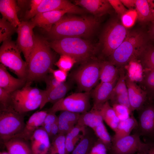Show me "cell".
Listing matches in <instances>:
<instances>
[{
    "label": "cell",
    "mask_w": 154,
    "mask_h": 154,
    "mask_svg": "<svg viewBox=\"0 0 154 154\" xmlns=\"http://www.w3.org/2000/svg\"><path fill=\"white\" fill-rule=\"evenodd\" d=\"M99 23L98 18L94 16L64 15L47 33V38L52 40L67 37L88 38L95 33Z\"/></svg>",
    "instance_id": "cell-1"
},
{
    "label": "cell",
    "mask_w": 154,
    "mask_h": 154,
    "mask_svg": "<svg viewBox=\"0 0 154 154\" xmlns=\"http://www.w3.org/2000/svg\"><path fill=\"white\" fill-rule=\"evenodd\" d=\"M49 43L44 38L35 35V43L28 63L27 82L43 79L52 68L54 58Z\"/></svg>",
    "instance_id": "cell-2"
},
{
    "label": "cell",
    "mask_w": 154,
    "mask_h": 154,
    "mask_svg": "<svg viewBox=\"0 0 154 154\" xmlns=\"http://www.w3.org/2000/svg\"><path fill=\"white\" fill-rule=\"evenodd\" d=\"M146 35L138 31L128 32L122 43L109 57V61L116 67H123L138 57L148 45Z\"/></svg>",
    "instance_id": "cell-3"
},
{
    "label": "cell",
    "mask_w": 154,
    "mask_h": 154,
    "mask_svg": "<svg viewBox=\"0 0 154 154\" xmlns=\"http://www.w3.org/2000/svg\"><path fill=\"white\" fill-rule=\"evenodd\" d=\"M50 48L62 55L74 58L77 62L82 63L93 58L96 49L88 40L77 37H67L52 40Z\"/></svg>",
    "instance_id": "cell-4"
},
{
    "label": "cell",
    "mask_w": 154,
    "mask_h": 154,
    "mask_svg": "<svg viewBox=\"0 0 154 154\" xmlns=\"http://www.w3.org/2000/svg\"><path fill=\"white\" fill-rule=\"evenodd\" d=\"M31 83L26 82L21 88L11 94L9 107L20 114H24L40 107L46 96L45 90L32 87Z\"/></svg>",
    "instance_id": "cell-5"
},
{
    "label": "cell",
    "mask_w": 154,
    "mask_h": 154,
    "mask_svg": "<svg viewBox=\"0 0 154 154\" xmlns=\"http://www.w3.org/2000/svg\"><path fill=\"white\" fill-rule=\"evenodd\" d=\"M21 52L16 43L11 39L4 41L0 48V61L12 70L18 78L27 80L28 65L22 58Z\"/></svg>",
    "instance_id": "cell-6"
},
{
    "label": "cell",
    "mask_w": 154,
    "mask_h": 154,
    "mask_svg": "<svg viewBox=\"0 0 154 154\" xmlns=\"http://www.w3.org/2000/svg\"><path fill=\"white\" fill-rule=\"evenodd\" d=\"M24 116L10 107L0 108V139L3 143L15 138L23 130L25 123Z\"/></svg>",
    "instance_id": "cell-7"
},
{
    "label": "cell",
    "mask_w": 154,
    "mask_h": 154,
    "mask_svg": "<svg viewBox=\"0 0 154 154\" xmlns=\"http://www.w3.org/2000/svg\"><path fill=\"white\" fill-rule=\"evenodd\" d=\"M100 63L91 59L82 63L73 73V78L81 91L90 92L96 84L100 80Z\"/></svg>",
    "instance_id": "cell-8"
},
{
    "label": "cell",
    "mask_w": 154,
    "mask_h": 154,
    "mask_svg": "<svg viewBox=\"0 0 154 154\" xmlns=\"http://www.w3.org/2000/svg\"><path fill=\"white\" fill-rule=\"evenodd\" d=\"M128 33L126 28L118 20L111 21L106 27L101 37L103 53L109 57L123 42Z\"/></svg>",
    "instance_id": "cell-9"
},
{
    "label": "cell",
    "mask_w": 154,
    "mask_h": 154,
    "mask_svg": "<svg viewBox=\"0 0 154 154\" xmlns=\"http://www.w3.org/2000/svg\"><path fill=\"white\" fill-rule=\"evenodd\" d=\"M90 92L72 94L53 104L47 111L48 113L55 114L59 111L82 113L90 109Z\"/></svg>",
    "instance_id": "cell-10"
},
{
    "label": "cell",
    "mask_w": 154,
    "mask_h": 154,
    "mask_svg": "<svg viewBox=\"0 0 154 154\" xmlns=\"http://www.w3.org/2000/svg\"><path fill=\"white\" fill-rule=\"evenodd\" d=\"M31 21H22L17 28V37L16 43L22 52L27 65L35 43L33 29L35 27Z\"/></svg>",
    "instance_id": "cell-11"
},
{
    "label": "cell",
    "mask_w": 154,
    "mask_h": 154,
    "mask_svg": "<svg viewBox=\"0 0 154 154\" xmlns=\"http://www.w3.org/2000/svg\"><path fill=\"white\" fill-rule=\"evenodd\" d=\"M140 136L135 133L112 141L108 154H134L140 152L145 144L141 141Z\"/></svg>",
    "instance_id": "cell-12"
},
{
    "label": "cell",
    "mask_w": 154,
    "mask_h": 154,
    "mask_svg": "<svg viewBox=\"0 0 154 154\" xmlns=\"http://www.w3.org/2000/svg\"><path fill=\"white\" fill-rule=\"evenodd\" d=\"M139 111L135 133L154 140V102L147 101Z\"/></svg>",
    "instance_id": "cell-13"
},
{
    "label": "cell",
    "mask_w": 154,
    "mask_h": 154,
    "mask_svg": "<svg viewBox=\"0 0 154 154\" xmlns=\"http://www.w3.org/2000/svg\"><path fill=\"white\" fill-rule=\"evenodd\" d=\"M126 82L131 112L139 111L147 101V93L127 75Z\"/></svg>",
    "instance_id": "cell-14"
},
{
    "label": "cell",
    "mask_w": 154,
    "mask_h": 154,
    "mask_svg": "<svg viewBox=\"0 0 154 154\" xmlns=\"http://www.w3.org/2000/svg\"><path fill=\"white\" fill-rule=\"evenodd\" d=\"M64 10L69 13L80 14L84 10L69 1L66 0H42L36 13H38L55 10Z\"/></svg>",
    "instance_id": "cell-15"
},
{
    "label": "cell",
    "mask_w": 154,
    "mask_h": 154,
    "mask_svg": "<svg viewBox=\"0 0 154 154\" xmlns=\"http://www.w3.org/2000/svg\"><path fill=\"white\" fill-rule=\"evenodd\" d=\"M68 11L64 10L46 12L37 14L31 21L35 27L43 28L47 33Z\"/></svg>",
    "instance_id": "cell-16"
},
{
    "label": "cell",
    "mask_w": 154,
    "mask_h": 154,
    "mask_svg": "<svg viewBox=\"0 0 154 154\" xmlns=\"http://www.w3.org/2000/svg\"><path fill=\"white\" fill-rule=\"evenodd\" d=\"M30 140L32 154H48L51 143L49 135L40 127L34 132Z\"/></svg>",
    "instance_id": "cell-17"
},
{
    "label": "cell",
    "mask_w": 154,
    "mask_h": 154,
    "mask_svg": "<svg viewBox=\"0 0 154 154\" xmlns=\"http://www.w3.org/2000/svg\"><path fill=\"white\" fill-rule=\"evenodd\" d=\"M116 82H100L96 87L91 93L93 101L92 108L99 110L105 102L110 100Z\"/></svg>",
    "instance_id": "cell-18"
},
{
    "label": "cell",
    "mask_w": 154,
    "mask_h": 154,
    "mask_svg": "<svg viewBox=\"0 0 154 154\" xmlns=\"http://www.w3.org/2000/svg\"><path fill=\"white\" fill-rule=\"evenodd\" d=\"M48 113L47 110L37 111L33 113L26 122L22 131L15 138L26 141L30 140L35 131L41 126Z\"/></svg>",
    "instance_id": "cell-19"
},
{
    "label": "cell",
    "mask_w": 154,
    "mask_h": 154,
    "mask_svg": "<svg viewBox=\"0 0 154 154\" xmlns=\"http://www.w3.org/2000/svg\"><path fill=\"white\" fill-rule=\"evenodd\" d=\"M75 4L80 6L98 18L109 13L112 7L108 0H77Z\"/></svg>",
    "instance_id": "cell-20"
},
{
    "label": "cell",
    "mask_w": 154,
    "mask_h": 154,
    "mask_svg": "<svg viewBox=\"0 0 154 154\" xmlns=\"http://www.w3.org/2000/svg\"><path fill=\"white\" fill-rule=\"evenodd\" d=\"M27 80L16 78L11 75L6 67L0 64V87L12 93L21 88L26 84Z\"/></svg>",
    "instance_id": "cell-21"
},
{
    "label": "cell",
    "mask_w": 154,
    "mask_h": 154,
    "mask_svg": "<svg viewBox=\"0 0 154 154\" xmlns=\"http://www.w3.org/2000/svg\"><path fill=\"white\" fill-rule=\"evenodd\" d=\"M80 141L70 154H89L98 138L91 128L86 127Z\"/></svg>",
    "instance_id": "cell-22"
},
{
    "label": "cell",
    "mask_w": 154,
    "mask_h": 154,
    "mask_svg": "<svg viewBox=\"0 0 154 154\" xmlns=\"http://www.w3.org/2000/svg\"><path fill=\"white\" fill-rule=\"evenodd\" d=\"M18 10L15 0H0V12L3 17L15 28H17L21 23L17 16Z\"/></svg>",
    "instance_id": "cell-23"
},
{
    "label": "cell",
    "mask_w": 154,
    "mask_h": 154,
    "mask_svg": "<svg viewBox=\"0 0 154 154\" xmlns=\"http://www.w3.org/2000/svg\"><path fill=\"white\" fill-rule=\"evenodd\" d=\"M135 10L137 19L143 23L154 21V0H137Z\"/></svg>",
    "instance_id": "cell-24"
},
{
    "label": "cell",
    "mask_w": 154,
    "mask_h": 154,
    "mask_svg": "<svg viewBox=\"0 0 154 154\" xmlns=\"http://www.w3.org/2000/svg\"><path fill=\"white\" fill-rule=\"evenodd\" d=\"M58 116V134L66 135L77 124L80 114L62 111Z\"/></svg>",
    "instance_id": "cell-25"
},
{
    "label": "cell",
    "mask_w": 154,
    "mask_h": 154,
    "mask_svg": "<svg viewBox=\"0 0 154 154\" xmlns=\"http://www.w3.org/2000/svg\"><path fill=\"white\" fill-rule=\"evenodd\" d=\"M70 87L69 83L65 82L49 90H46V95L39 107L40 109H42L48 102L53 104L64 98L69 91Z\"/></svg>",
    "instance_id": "cell-26"
},
{
    "label": "cell",
    "mask_w": 154,
    "mask_h": 154,
    "mask_svg": "<svg viewBox=\"0 0 154 154\" xmlns=\"http://www.w3.org/2000/svg\"><path fill=\"white\" fill-rule=\"evenodd\" d=\"M103 121L100 110L92 108L89 111L80 114L77 124L93 129Z\"/></svg>",
    "instance_id": "cell-27"
},
{
    "label": "cell",
    "mask_w": 154,
    "mask_h": 154,
    "mask_svg": "<svg viewBox=\"0 0 154 154\" xmlns=\"http://www.w3.org/2000/svg\"><path fill=\"white\" fill-rule=\"evenodd\" d=\"M21 139H11L2 143L9 154H32L30 146Z\"/></svg>",
    "instance_id": "cell-28"
},
{
    "label": "cell",
    "mask_w": 154,
    "mask_h": 154,
    "mask_svg": "<svg viewBox=\"0 0 154 154\" xmlns=\"http://www.w3.org/2000/svg\"><path fill=\"white\" fill-rule=\"evenodd\" d=\"M119 70L109 61L101 62L100 80L101 82L117 81Z\"/></svg>",
    "instance_id": "cell-29"
},
{
    "label": "cell",
    "mask_w": 154,
    "mask_h": 154,
    "mask_svg": "<svg viewBox=\"0 0 154 154\" xmlns=\"http://www.w3.org/2000/svg\"><path fill=\"white\" fill-rule=\"evenodd\" d=\"M137 125L138 121L132 114L127 119L120 121L115 134L112 137V142L130 135Z\"/></svg>",
    "instance_id": "cell-30"
},
{
    "label": "cell",
    "mask_w": 154,
    "mask_h": 154,
    "mask_svg": "<svg viewBox=\"0 0 154 154\" xmlns=\"http://www.w3.org/2000/svg\"><path fill=\"white\" fill-rule=\"evenodd\" d=\"M104 121L114 131L116 130L120 121L115 112L108 101L105 102L99 110Z\"/></svg>",
    "instance_id": "cell-31"
},
{
    "label": "cell",
    "mask_w": 154,
    "mask_h": 154,
    "mask_svg": "<svg viewBox=\"0 0 154 154\" xmlns=\"http://www.w3.org/2000/svg\"><path fill=\"white\" fill-rule=\"evenodd\" d=\"M86 127L76 124L66 135L65 154H70L73 150L76 143L82 137L80 132H83Z\"/></svg>",
    "instance_id": "cell-32"
},
{
    "label": "cell",
    "mask_w": 154,
    "mask_h": 154,
    "mask_svg": "<svg viewBox=\"0 0 154 154\" xmlns=\"http://www.w3.org/2000/svg\"><path fill=\"white\" fill-rule=\"evenodd\" d=\"M119 70V77L113 90L110 101L116 97L128 96L124 69L122 67Z\"/></svg>",
    "instance_id": "cell-33"
},
{
    "label": "cell",
    "mask_w": 154,
    "mask_h": 154,
    "mask_svg": "<svg viewBox=\"0 0 154 154\" xmlns=\"http://www.w3.org/2000/svg\"><path fill=\"white\" fill-rule=\"evenodd\" d=\"M141 84L147 93V101L154 102V70H145Z\"/></svg>",
    "instance_id": "cell-34"
},
{
    "label": "cell",
    "mask_w": 154,
    "mask_h": 154,
    "mask_svg": "<svg viewBox=\"0 0 154 154\" xmlns=\"http://www.w3.org/2000/svg\"><path fill=\"white\" fill-rule=\"evenodd\" d=\"M138 57L145 70H154V46L148 45Z\"/></svg>",
    "instance_id": "cell-35"
},
{
    "label": "cell",
    "mask_w": 154,
    "mask_h": 154,
    "mask_svg": "<svg viewBox=\"0 0 154 154\" xmlns=\"http://www.w3.org/2000/svg\"><path fill=\"white\" fill-rule=\"evenodd\" d=\"M17 28L15 27L5 18L0 19V42L11 39V36L16 31Z\"/></svg>",
    "instance_id": "cell-36"
},
{
    "label": "cell",
    "mask_w": 154,
    "mask_h": 154,
    "mask_svg": "<svg viewBox=\"0 0 154 154\" xmlns=\"http://www.w3.org/2000/svg\"><path fill=\"white\" fill-rule=\"evenodd\" d=\"M92 129L98 139L105 145L108 151L112 145V137L108 133L103 122Z\"/></svg>",
    "instance_id": "cell-37"
},
{
    "label": "cell",
    "mask_w": 154,
    "mask_h": 154,
    "mask_svg": "<svg viewBox=\"0 0 154 154\" xmlns=\"http://www.w3.org/2000/svg\"><path fill=\"white\" fill-rule=\"evenodd\" d=\"M66 135L58 134L52 141L48 153L65 154Z\"/></svg>",
    "instance_id": "cell-38"
},
{
    "label": "cell",
    "mask_w": 154,
    "mask_h": 154,
    "mask_svg": "<svg viewBox=\"0 0 154 154\" xmlns=\"http://www.w3.org/2000/svg\"><path fill=\"white\" fill-rule=\"evenodd\" d=\"M76 62L72 57L66 55H62L58 60L55 63V65L59 69L67 72Z\"/></svg>",
    "instance_id": "cell-39"
},
{
    "label": "cell",
    "mask_w": 154,
    "mask_h": 154,
    "mask_svg": "<svg viewBox=\"0 0 154 154\" xmlns=\"http://www.w3.org/2000/svg\"><path fill=\"white\" fill-rule=\"evenodd\" d=\"M137 17V13L135 9H129L121 17V23L126 28L130 27L134 25Z\"/></svg>",
    "instance_id": "cell-40"
},
{
    "label": "cell",
    "mask_w": 154,
    "mask_h": 154,
    "mask_svg": "<svg viewBox=\"0 0 154 154\" xmlns=\"http://www.w3.org/2000/svg\"><path fill=\"white\" fill-rule=\"evenodd\" d=\"M112 107L120 121L127 119L132 114L127 108L123 105L115 104H112Z\"/></svg>",
    "instance_id": "cell-41"
},
{
    "label": "cell",
    "mask_w": 154,
    "mask_h": 154,
    "mask_svg": "<svg viewBox=\"0 0 154 154\" xmlns=\"http://www.w3.org/2000/svg\"><path fill=\"white\" fill-rule=\"evenodd\" d=\"M58 119V116L55 114L48 113L41 127H42L49 135L50 133L52 125Z\"/></svg>",
    "instance_id": "cell-42"
},
{
    "label": "cell",
    "mask_w": 154,
    "mask_h": 154,
    "mask_svg": "<svg viewBox=\"0 0 154 154\" xmlns=\"http://www.w3.org/2000/svg\"><path fill=\"white\" fill-rule=\"evenodd\" d=\"M11 93L0 87V108H7L9 106Z\"/></svg>",
    "instance_id": "cell-43"
},
{
    "label": "cell",
    "mask_w": 154,
    "mask_h": 154,
    "mask_svg": "<svg viewBox=\"0 0 154 154\" xmlns=\"http://www.w3.org/2000/svg\"><path fill=\"white\" fill-rule=\"evenodd\" d=\"M108 151L105 145L98 139L92 147L89 154H107Z\"/></svg>",
    "instance_id": "cell-44"
},
{
    "label": "cell",
    "mask_w": 154,
    "mask_h": 154,
    "mask_svg": "<svg viewBox=\"0 0 154 154\" xmlns=\"http://www.w3.org/2000/svg\"><path fill=\"white\" fill-rule=\"evenodd\" d=\"M108 1L118 16L120 17L127 10L119 0H108Z\"/></svg>",
    "instance_id": "cell-45"
},
{
    "label": "cell",
    "mask_w": 154,
    "mask_h": 154,
    "mask_svg": "<svg viewBox=\"0 0 154 154\" xmlns=\"http://www.w3.org/2000/svg\"><path fill=\"white\" fill-rule=\"evenodd\" d=\"M42 0H32L31 1L30 9L25 16L26 19H32L36 15L38 8Z\"/></svg>",
    "instance_id": "cell-46"
},
{
    "label": "cell",
    "mask_w": 154,
    "mask_h": 154,
    "mask_svg": "<svg viewBox=\"0 0 154 154\" xmlns=\"http://www.w3.org/2000/svg\"><path fill=\"white\" fill-rule=\"evenodd\" d=\"M49 72L51 73L54 77L60 83L65 82L67 77V72L59 69L54 70L51 68Z\"/></svg>",
    "instance_id": "cell-47"
},
{
    "label": "cell",
    "mask_w": 154,
    "mask_h": 154,
    "mask_svg": "<svg viewBox=\"0 0 154 154\" xmlns=\"http://www.w3.org/2000/svg\"><path fill=\"white\" fill-rule=\"evenodd\" d=\"M46 84V91L49 90L60 85L62 83L58 82L52 75L46 76L43 79Z\"/></svg>",
    "instance_id": "cell-48"
},
{
    "label": "cell",
    "mask_w": 154,
    "mask_h": 154,
    "mask_svg": "<svg viewBox=\"0 0 154 154\" xmlns=\"http://www.w3.org/2000/svg\"><path fill=\"white\" fill-rule=\"evenodd\" d=\"M140 152L143 154H154V142L146 143Z\"/></svg>",
    "instance_id": "cell-49"
},
{
    "label": "cell",
    "mask_w": 154,
    "mask_h": 154,
    "mask_svg": "<svg viewBox=\"0 0 154 154\" xmlns=\"http://www.w3.org/2000/svg\"><path fill=\"white\" fill-rule=\"evenodd\" d=\"M59 128L58 119L52 125L49 136L50 140H52L58 134Z\"/></svg>",
    "instance_id": "cell-50"
},
{
    "label": "cell",
    "mask_w": 154,
    "mask_h": 154,
    "mask_svg": "<svg viewBox=\"0 0 154 154\" xmlns=\"http://www.w3.org/2000/svg\"><path fill=\"white\" fill-rule=\"evenodd\" d=\"M121 1L124 6L129 9H133L132 8L135 6L136 0H121Z\"/></svg>",
    "instance_id": "cell-51"
},
{
    "label": "cell",
    "mask_w": 154,
    "mask_h": 154,
    "mask_svg": "<svg viewBox=\"0 0 154 154\" xmlns=\"http://www.w3.org/2000/svg\"><path fill=\"white\" fill-rule=\"evenodd\" d=\"M152 22L148 31V36L154 42V21Z\"/></svg>",
    "instance_id": "cell-52"
},
{
    "label": "cell",
    "mask_w": 154,
    "mask_h": 154,
    "mask_svg": "<svg viewBox=\"0 0 154 154\" xmlns=\"http://www.w3.org/2000/svg\"><path fill=\"white\" fill-rule=\"evenodd\" d=\"M0 154H9L7 151H3L0 152Z\"/></svg>",
    "instance_id": "cell-53"
},
{
    "label": "cell",
    "mask_w": 154,
    "mask_h": 154,
    "mask_svg": "<svg viewBox=\"0 0 154 154\" xmlns=\"http://www.w3.org/2000/svg\"><path fill=\"white\" fill-rule=\"evenodd\" d=\"M143 154L142 153H138V154Z\"/></svg>",
    "instance_id": "cell-54"
},
{
    "label": "cell",
    "mask_w": 154,
    "mask_h": 154,
    "mask_svg": "<svg viewBox=\"0 0 154 154\" xmlns=\"http://www.w3.org/2000/svg\"><path fill=\"white\" fill-rule=\"evenodd\" d=\"M48 154H50V153H48Z\"/></svg>",
    "instance_id": "cell-55"
}]
</instances>
